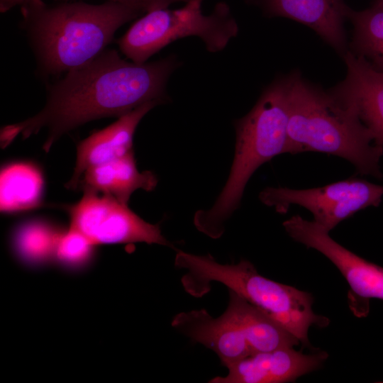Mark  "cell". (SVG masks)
Listing matches in <instances>:
<instances>
[{
  "instance_id": "6da1fadb",
  "label": "cell",
  "mask_w": 383,
  "mask_h": 383,
  "mask_svg": "<svg viewBox=\"0 0 383 383\" xmlns=\"http://www.w3.org/2000/svg\"><path fill=\"white\" fill-rule=\"evenodd\" d=\"M178 63L173 56L145 63L129 62L116 50H105L91 61L47 85V101L36 115L1 130V145L19 133L23 139L48 129V152L63 134L91 121L120 117L150 101L161 104L165 86Z\"/></svg>"
},
{
  "instance_id": "7a4b0ae2",
  "label": "cell",
  "mask_w": 383,
  "mask_h": 383,
  "mask_svg": "<svg viewBox=\"0 0 383 383\" xmlns=\"http://www.w3.org/2000/svg\"><path fill=\"white\" fill-rule=\"evenodd\" d=\"M22 28L42 77H55L91 61L111 43L116 31L142 11L112 1L21 6Z\"/></svg>"
},
{
  "instance_id": "3957f363",
  "label": "cell",
  "mask_w": 383,
  "mask_h": 383,
  "mask_svg": "<svg viewBox=\"0 0 383 383\" xmlns=\"http://www.w3.org/2000/svg\"><path fill=\"white\" fill-rule=\"evenodd\" d=\"M289 99L287 152H318L343 157L357 171L382 177L383 147L355 112L330 91L306 82L299 72L287 76Z\"/></svg>"
},
{
  "instance_id": "277c9868",
  "label": "cell",
  "mask_w": 383,
  "mask_h": 383,
  "mask_svg": "<svg viewBox=\"0 0 383 383\" xmlns=\"http://www.w3.org/2000/svg\"><path fill=\"white\" fill-rule=\"evenodd\" d=\"M289 99L287 77L272 82L244 117L235 123V149L226 183L209 209L194 216L196 228L217 239L238 208L245 186L255 170L274 157L287 152Z\"/></svg>"
},
{
  "instance_id": "5b68a950",
  "label": "cell",
  "mask_w": 383,
  "mask_h": 383,
  "mask_svg": "<svg viewBox=\"0 0 383 383\" xmlns=\"http://www.w3.org/2000/svg\"><path fill=\"white\" fill-rule=\"evenodd\" d=\"M203 0H191L177 9H157L146 12L117 40L121 52L132 62L145 63L170 43L197 36L212 52L222 50L238 33L231 9L216 4L209 15L201 10Z\"/></svg>"
},
{
  "instance_id": "8992f818",
  "label": "cell",
  "mask_w": 383,
  "mask_h": 383,
  "mask_svg": "<svg viewBox=\"0 0 383 383\" xmlns=\"http://www.w3.org/2000/svg\"><path fill=\"white\" fill-rule=\"evenodd\" d=\"M382 196V185L356 177L306 189L267 187L259 195L264 204L281 213L294 204L308 209L313 221L328 232L356 212L378 206Z\"/></svg>"
},
{
  "instance_id": "52a82bcc",
  "label": "cell",
  "mask_w": 383,
  "mask_h": 383,
  "mask_svg": "<svg viewBox=\"0 0 383 383\" xmlns=\"http://www.w3.org/2000/svg\"><path fill=\"white\" fill-rule=\"evenodd\" d=\"M67 210L70 227L96 245L146 243L172 246L158 225L146 222L109 194L84 191L82 199Z\"/></svg>"
},
{
  "instance_id": "ba28073f",
  "label": "cell",
  "mask_w": 383,
  "mask_h": 383,
  "mask_svg": "<svg viewBox=\"0 0 383 383\" xmlns=\"http://www.w3.org/2000/svg\"><path fill=\"white\" fill-rule=\"evenodd\" d=\"M287 234L296 242L323 254L338 269L353 294L362 301L383 300V267L370 262L335 241L329 232L299 215L283 222Z\"/></svg>"
},
{
  "instance_id": "9c48e42d",
  "label": "cell",
  "mask_w": 383,
  "mask_h": 383,
  "mask_svg": "<svg viewBox=\"0 0 383 383\" xmlns=\"http://www.w3.org/2000/svg\"><path fill=\"white\" fill-rule=\"evenodd\" d=\"M328 357L325 351L304 354L294 348L250 354L228 366L225 377L209 383H284L318 369Z\"/></svg>"
},
{
  "instance_id": "30bf717a",
  "label": "cell",
  "mask_w": 383,
  "mask_h": 383,
  "mask_svg": "<svg viewBox=\"0 0 383 383\" xmlns=\"http://www.w3.org/2000/svg\"><path fill=\"white\" fill-rule=\"evenodd\" d=\"M343 57L346 77L329 91L355 112L377 144L383 147V73L349 50Z\"/></svg>"
},
{
  "instance_id": "8fae6325",
  "label": "cell",
  "mask_w": 383,
  "mask_h": 383,
  "mask_svg": "<svg viewBox=\"0 0 383 383\" xmlns=\"http://www.w3.org/2000/svg\"><path fill=\"white\" fill-rule=\"evenodd\" d=\"M160 104L157 101L145 103L81 140L77 146L72 177L65 187L70 189H76L87 169L119 158L133 151V137L138 125L148 111Z\"/></svg>"
},
{
  "instance_id": "7c38bea8",
  "label": "cell",
  "mask_w": 383,
  "mask_h": 383,
  "mask_svg": "<svg viewBox=\"0 0 383 383\" xmlns=\"http://www.w3.org/2000/svg\"><path fill=\"white\" fill-rule=\"evenodd\" d=\"M270 16L298 21L313 30L342 57L348 50L344 22L349 8L343 0H248Z\"/></svg>"
},
{
  "instance_id": "4fadbf2b",
  "label": "cell",
  "mask_w": 383,
  "mask_h": 383,
  "mask_svg": "<svg viewBox=\"0 0 383 383\" xmlns=\"http://www.w3.org/2000/svg\"><path fill=\"white\" fill-rule=\"evenodd\" d=\"M172 326L213 350L226 367L252 354L240 331L224 313L214 318L204 309L180 312L174 316Z\"/></svg>"
},
{
  "instance_id": "5bb4252c",
  "label": "cell",
  "mask_w": 383,
  "mask_h": 383,
  "mask_svg": "<svg viewBox=\"0 0 383 383\" xmlns=\"http://www.w3.org/2000/svg\"><path fill=\"white\" fill-rule=\"evenodd\" d=\"M238 328L251 353L294 348L300 341L262 309L229 290L223 313Z\"/></svg>"
},
{
  "instance_id": "9a60e30c",
  "label": "cell",
  "mask_w": 383,
  "mask_h": 383,
  "mask_svg": "<svg viewBox=\"0 0 383 383\" xmlns=\"http://www.w3.org/2000/svg\"><path fill=\"white\" fill-rule=\"evenodd\" d=\"M157 183V177L152 172L138 170L133 150L119 158L87 169L79 186L83 191L107 194L128 204L133 192L138 189L152 191Z\"/></svg>"
},
{
  "instance_id": "2e32d148",
  "label": "cell",
  "mask_w": 383,
  "mask_h": 383,
  "mask_svg": "<svg viewBox=\"0 0 383 383\" xmlns=\"http://www.w3.org/2000/svg\"><path fill=\"white\" fill-rule=\"evenodd\" d=\"M43 189V175L34 165L16 162L6 165L0 175L1 211L11 213L38 207Z\"/></svg>"
},
{
  "instance_id": "e0dca14e",
  "label": "cell",
  "mask_w": 383,
  "mask_h": 383,
  "mask_svg": "<svg viewBox=\"0 0 383 383\" xmlns=\"http://www.w3.org/2000/svg\"><path fill=\"white\" fill-rule=\"evenodd\" d=\"M348 19L353 26L349 50L383 73V9L376 5L360 11L350 9Z\"/></svg>"
},
{
  "instance_id": "ac0fdd59",
  "label": "cell",
  "mask_w": 383,
  "mask_h": 383,
  "mask_svg": "<svg viewBox=\"0 0 383 383\" xmlns=\"http://www.w3.org/2000/svg\"><path fill=\"white\" fill-rule=\"evenodd\" d=\"M60 233L43 221L25 223L18 227L13 235L15 251L26 264L30 266L43 265L55 259Z\"/></svg>"
},
{
  "instance_id": "d6986e66",
  "label": "cell",
  "mask_w": 383,
  "mask_h": 383,
  "mask_svg": "<svg viewBox=\"0 0 383 383\" xmlns=\"http://www.w3.org/2000/svg\"><path fill=\"white\" fill-rule=\"evenodd\" d=\"M95 246L84 235L70 227L60 233L54 260L69 270L82 269L93 260Z\"/></svg>"
},
{
  "instance_id": "ffe728a7",
  "label": "cell",
  "mask_w": 383,
  "mask_h": 383,
  "mask_svg": "<svg viewBox=\"0 0 383 383\" xmlns=\"http://www.w3.org/2000/svg\"><path fill=\"white\" fill-rule=\"evenodd\" d=\"M144 12H148L154 9L168 8V6L176 2H184L185 4L191 0H136Z\"/></svg>"
},
{
  "instance_id": "44dd1931",
  "label": "cell",
  "mask_w": 383,
  "mask_h": 383,
  "mask_svg": "<svg viewBox=\"0 0 383 383\" xmlns=\"http://www.w3.org/2000/svg\"><path fill=\"white\" fill-rule=\"evenodd\" d=\"M42 0H0V11L5 13L16 6H23L27 4H42Z\"/></svg>"
},
{
  "instance_id": "7402d4cb",
  "label": "cell",
  "mask_w": 383,
  "mask_h": 383,
  "mask_svg": "<svg viewBox=\"0 0 383 383\" xmlns=\"http://www.w3.org/2000/svg\"><path fill=\"white\" fill-rule=\"evenodd\" d=\"M55 1H60V0H55ZM65 1H70V0H65ZM109 1L120 2V3H122V4H126L128 6H131L133 8H135V9L142 11L143 13H144L143 10L142 9L140 4L137 2L136 0H109Z\"/></svg>"
},
{
  "instance_id": "603a6c76",
  "label": "cell",
  "mask_w": 383,
  "mask_h": 383,
  "mask_svg": "<svg viewBox=\"0 0 383 383\" xmlns=\"http://www.w3.org/2000/svg\"><path fill=\"white\" fill-rule=\"evenodd\" d=\"M374 5H376L383 9V0H376Z\"/></svg>"
}]
</instances>
